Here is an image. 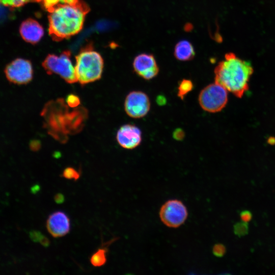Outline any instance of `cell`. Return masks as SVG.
Masks as SVG:
<instances>
[{
	"instance_id": "ffe728a7",
	"label": "cell",
	"mask_w": 275,
	"mask_h": 275,
	"mask_svg": "<svg viewBox=\"0 0 275 275\" xmlns=\"http://www.w3.org/2000/svg\"><path fill=\"white\" fill-rule=\"evenodd\" d=\"M226 251L225 246L222 243H216L212 248V253L217 257H223L225 255Z\"/></svg>"
},
{
	"instance_id": "8992f818",
	"label": "cell",
	"mask_w": 275,
	"mask_h": 275,
	"mask_svg": "<svg viewBox=\"0 0 275 275\" xmlns=\"http://www.w3.org/2000/svg\"><path fill=\"white\" fill-rule=\"evenodd\" d=\"M159 215L162 223L169 228H176L185 222L188 211L183 203L178 199H170L161 207Z\"/></svg>"
},
{
	"instance_id": "5bb4252c",
	"label": "cell",
	"mask_w": 275,
	"mask_h": 275,
	"mask_svg": "<svg viewBox=\"0 0 275 275\" xmlns=\"http://www.w3.org/2000/svg\"><path fill=\"white\" fill-rule=\"evenodd\" d=\"M113 242L111 240L109 242L99 247L90 258V262L94 267H101L105 265L107 262V254L108 245Z\"/></svg>"
},
{
	"instance_id": "2e32d148",
	"label": "cell",
	"mask_w": 275,
	"mask_h": 275,
	"mask_svg": "<svg viewBox=\"0 0 275 275\" xmlns=\"http://www.w3.org/2000/svg\"><path fill=\"white\" fill-rule=\"evenodd\" d=\"M62 176L68 180L76 181L80 178V173L72 167H67L63 170Z\"/></svg>"
},
{
	"instance_id": "d4e9b609",
	"label": "cell",
	"mask_w": 275,
	"mask_h": 275,
	"mask_svg": "<svg viewBox=\"0 0 275 275\" xmlns=\"http://www.w3.org/2000/svg\"><path fill=\"white\" fill-rule=\"evenodd\" d=\"M54 201L57 204H62L65 201V197L62 193H57L54 196Z\"/></svg>"
},
{
	"instance_id": "d6986e66",
	"label": "cell",
	"mask_w": 275,
	"mask_h": 275,
	"mask_svg": "<svg viewBox=\"0 0 275 275\" xmlns=\"http://www.w3.org/2000/svg\"><path fill=\"white\" fill-rule=\"evenodd\" d=\"M66 102L68 106L71 108H75L80 103L78 96L73 94H69L66 98Z\"/></svg>"
},
{
	"instance_id": "7a4b0ae2",
	"label": "cell",
	"mask_w": 275,
	"mask_h": 275,
	"mask_svg": "<svg viewBox=\"0 0 275 275\" xmlns=\"http://www.w3.org/2000/svg\"><path fill=\"white\" fill-rule=\"evenodd\" d=\"M253 72L250 62L234 53L228 52L214 69L215 82L237 98H241L249 88V80Z\"/></svg>"
},
{
	"instance_id": "3957f363",
	"label": "cell",
	"mask_w": 275,
	"mask_h": 275,
	"mask_svg": "<svg viewBox=\"0 0 275 275\" xmlns=\"http://www.w3.org/2000/svg\"><path fill=\"white\" fill-rule=\"evenodd\" d=\"M103 68V59L94 50L85 49L76 56L75 75L77 81L82 86L100 79Z\"/></svg>"
},
{
	"instance_id": "52a82bcc",
	"label": "cell",
	"mask_w": 275,
	"mask_h": 275,
	"mask_svg": "<svg viewBox=\"0 0 275 275\" xmlns=\"http://www.w3.org/2000/svg\"><path fill=\"white\" fill-rule=\"evenodd\" d=\"M8 80L16 85H25L33 79V69L29 60L18 58L8 64L5 69Z\"/></svg>"
},
{
	"instance_id": "8fae6325",
	"label": "cell",
	"mask_w": 275,
	"mask_h": 275,
	"mask_svg": "<svg viewBox=\"0 0 275 275\" xmlns=\"http://www.w3.org/2000/svg\"><path fill=\"white\" fill-rule=\"evenodd\" d=\"M116 139L119 144L123 148L132 149L141 144L142 131L134 125H124L118 130Z\"/></svg>"
},
{
	"instance_id": "7c38bea8",
	"label": "cell",
	"mask_w": 275,
	"mask_h": 275,
	"mask_svg": "<svg viewBox=\"0 0 275 275\" xmlns=\"http://www.w3.org/2000/svg\"><path fill=\"white\" fill-rule=\"evenodd\" d=\"M19 32L22 39L32 44L38 43L44 34L42 26L32 18L26 19L21 23Z\"/></svg>"
},
{
	"instance_id": "e0dca14e",
	"label": "cell",
	"mask_w": 275,
	"mask_h": 275,
	"mask_svg": "<svg viewBox=\"0 0 275 275\" xmlns=\"http://www.w3.org/2000/svg\"><path fill=\"white\" fill-rule=\"evenodd\" d=\"M36 0H0V4L6 7H19L31 1Z\"/></svg>"
},
{
	"instance_id": "44dd1931",
	"label": "cell",
	"mask_w": 275,
	"mask_h": 275,
	"mask_svg": "<svg viewBox=\"0 0 275 275\" xmlns=\"http://www.w3.org/2000/svg\"><path fill=\"white\" fill-rule=\"evenodd\" d=\"M240 216L242 222L248 223L252 219V214L250 211L244 210L241 212Z\"/></svg>"
},
{
	"instance_id": "30bf717a",
	"label": "cell",
	"mask_w": 275,
	"mask_h": 275,
	"mask_svg": "<svg viewBox=\"0 0 275 275\" xmlns=\"http://www.w3.org/2000/svg\"><path fill=\"white\" fill-rule=\"evenodd\" d=\"M46 227L48 233L53 237H61L69 232L71 228L70 219L65 212L57 210L48 216Z\"/></svg>"
},
{
	"instance_id": "9a60e30c",
	"label": "cell",
	"mask_w": 275,
	"mask_h": 275,
	"mask_svg": "<svg viewBox=\"0 0 275 275\" xmlns=\"http://www.w3.org/2000/svg\"><path fill=\"white\" fill-rule=\"evenodd\" d=\"M193 88L194 85L190 80L187 79H182L179 84L177 96L183 100L185 96L190 92Z\"/></svg>"
},
{
	"instance_id": "603a6c76",
	"label": "cell",
	"mask_w": 275,
	"mask_h": 275,
	"mask_svg": "<svg viewBox=\"0 0 275 275\" xmlns=\"http://www.w3.org/2000/svg\"><path fill=\"white\" fill-rule=\"evenodd\" d=\"M184 131L180 128L176 129L173 132V138L176 140H181L184 137Z\"/></svg>"
},
{
	"instance_id": "ba28073f",
	"label": "cell",
	"mask_w": 275,
	"mask_h": 275,
	"mask_svg": "<svg viewBox=\"0 0 275 275\" xmlns=\"http://www.w3.org/2000/svg\"><path fill=\"white\" fill-rule=\"evenodd\" d=\"M150 101L148 96L142 91H135L130 92L124 102L125 112L133 118L145 117L150 109Z\"/></svg>"
},
{
	"instance_id": "ac0fdd59",
	"label": "cell",
	"mask_w": 275,
	"mask_h": 275,
	"mask_svg": "<svg viewBox=\"0 0 275 275\" xmlns=\"http://www.w3.org/2000/svg\"><path fill=\"white\" fill-rule=\"evenodd\" d=\"M234 231L238 236H243L248 233V226L246 223L243 222L237 223L234 226Z\"/></svg>"
},
{
	"instance_id": "277c9868",
	"label": "cell",
	"mask_w": 275,
	"mask_h": 275,
	"mask_svg": "<svg viewBox=\"0 0 275 275\" xmlns=\"http://www.w3.org/2000/svg\"><path fill=\"white\" fill-rule=\"evenodd\" d=\"M69 51L63 52L59 56L48 54L42 63V66L48 74L59 75L68 84L77 81L75 69L70 60Z\"/></svg>"
},
{
	"instance_id": "484cf974",
	"label": "cell",
	"mask_w": 275,
	"mask_h": 275,
	"mask_svg": "<svg viewBox=\"0 0 275 275\" xmlns=\"http://www.w3.org/2000/svg\"><path fill=\"white\" fill-rule=\"evenodd\" d=\"M40 189L39 186L38 185H36L32 188V191L33 193H36L37 191H38Z\"/></svg>"
},
{
	"instance_id": "cb8c5ba5",
	"label": "cell",
	"mask_w": 275,
	"mask_h": 275,
	"mask_svg": "<svg viewBox=\"0 0 275 275\" xmlns=\"http://www.w3.org/2000/svg\"><path fill=\"white\" fill-rule=\"evenodd\" d=\"M39 242L42 246L46 248L48 247L50 243L49 239L43 234L40 237Z\"/></svg>"
},
{
	"instance_id": "6da1fadb",
	"label": "cell",
	"mask_w": 275,
	"mask_h": 275,
	"mask_svg": "<svg viewBox=\"0 0 275 275\" xmlns=\"http://www.w3.org/2000/svg\"><path fill=\"white\" fill-rule=\"evenodd\" d=\"M47 10L49 33L53 39L59 41L81 31L89 8L81 0H58Z\"/></svg>"
},
{
	"instance_id": "4fadbf2b",
	"label": "cell",
	"mask_w": 275,
	"mask_h": 275,
	"mask_svg": "<svg viewBox=\"0 0 275 275\" xmlns=\"http://www.w3.org/2000/svg\"><path fill=\"white\" fill-rule=\"evenodd\" d=\"M174 54L175 58L181 61H188L194 59L195 51L191 43L187 40L178 42L174 48Z\"/></svg>"
},
{
	"instance_id": "7402d4cb",
	"label": "cell",
	"mask_w": 275,
	"mask_h": 275,
	"mask_svg": "<svg viewBox=\"0 0 275 275\" xmlns=\"http://www.w3.org/2000/svg\"><path fill=\"white\" fill-rule=\"evenodd\" d=\"M42 234L37 230H32L29 232L30 239L34 242H38Z\"/></svg>"
},
{
	"instance_id": "5b68a950",
	"label": "cell",
	"mask_w": 275,
	"mask_h": 275,
	"mask_svg": "<svg viewBox=\"0 0 275 275\" xmlns=\"http://www.w3.org/2000/svg\"><path fill=\"white\" fill-rule=\"evenodd\" d=\"M228 100V91L215 82L204 87L198 97L201 108L212 113L221 111L226 106Z\"/></svg>"
},
{
	"instance_id": "9c48e42d",
	"label": "cell",
	"mask_w": 275,
	"mask_h": 275,
	"mask_svg": "<svg viewBox=\"0 0 275 275\" xmlns=\"http://www.w3.org/2000/svg\"><path fill=\"white\" fill-rule=\"evenodd\" d=\"M133 67L136 73L146 80L153 79L159 71L154 56L147 53L140 54L134 58Z\"/></svg>"
}]
</instances>
